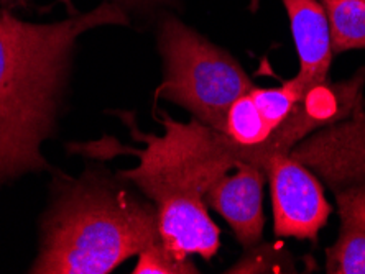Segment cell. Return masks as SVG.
Wrapping results in <instances>:
<instances>
[{
    "label": "cell",
    "instance_id": "3957f363",
    "mask_svg": "<svg viewBox=\"0 0 365 274\" xmlns=\"http://www.w3.org/2000/svg\"><path fill=\"white\" fill-rule=\"evenodd\" d=\"M157 207L91 171L61 182L30 273L107 274L160 241Z\"/></svg>",
    "mask_w": 365,
    "mask_h": 274
},
{
    "label": "cell",
    "instance_id": "7c38bea8",
    "mask_svg": "<svg viewBox=\"0 0 365 274\" xmlns=\"http://www.w3.org/2000/svg\"><path fill=\"white\" fill-rule=\"evenodd\" d=\"M133 274H195L197 268L187 260L178 258L166 248L162 240L150 245L138 255Z\"/></svg>",
    "mask_w": 365,
    "mask_h": 274
},
{
    "label": "cell",
    "instance_id": "9c48e42d",
    "mask_svg": "<svg viewBox=\"0 0 365 274\" xmlns=\"http://www.w3.org/2000/svg\"><path fill=\"white\" fill-rule=\"evenodd\" d=\"M341 230L336 243L326 250L331 274H365V184L336 192Z\"/></svg>",
    "mask_w": 365,
    "mask_h": 274
},
{
    "label": "cell",
    "instance_id": "6da1fadb",
    "mask_svg": "<svg viewBox=\"0 0 365 274\" xmlns=\"http://www.w3.org/2000/svg\"><path fill=\"white\" fill-rule=\"evenodd\" d=\"M102 25H128L117 4L56 23H30L0 9V184L46 169L51 135L74 43Z\"/></svg>",
    "mask_w": 365,
    "mask_h": 274
},
{
    "label": "cell",
    "instance_id": "ba28073f",
    "mask_svg": "<svg viewBox=\"0 0 365 274\" xmlns=\"http://www.w3.org/2000/svg\"><path fill=\"white\" fill-rule=\"evenodd\" d=\"M299 58L298 79L306 88L329 83L331 28L319 0H282Z\"/></svg>",
    "mask_w": 365,
    "mask_h": 274
},
{
    "label": "cell",
    "instance_id": "52a82bcc",
    "mask_svg": "<svg viewBox=\"0 0 365 274\" xmlns=\"http://www.w3.org/2000/svg\"><path fill=\"white\" fill-rule=\"evenodd\" d=\"M265 182L264 168L240 159L204 194L206 207L225 218L235 238L245 248H254L264 233Z\"/></svg>",
    "mask_w": 365,
    "mask_h": 274
},
{
    "label": "cell",
    "instance_id": "5bb4252c",
    "mask_svg": "<svg viewBox=\"0 0 365 274\" xmlns=\"http://www.w3.org/2000/svg\"><path fill=\"white\" fill-rule=\"evenodd\" d=\"M0 4L10 5V7H19V5H25V0H0Z\"/></svg>",
    "mask_w": 365,
    "mask_h": 274
},
{
    "label": "cell",
    "instance_id": "4fadbf2b",
    "mask_svg": "<svg viewBox=\"0 0 365 274\" xmlns=\"http://www.w3.org/2000/svg\"><path fill=\"white\" fill-rule=\"evenodd\" d=\"M63 2H66L69 5V0H63ZM107 2H112V4H117L119 7H133V9H148L152 7V5H158V4H166V2H171V0H107Z\"/></svg>",
    "mask_w": 365,
    "mask_h": 274
},
{
    "label": "cell",
    "instance_id": "8fae6325",
    "mask_svg": "<svg viewBox=\"0 0 365 274\" xmlns=\"http://www.w3.org/2000/svg\"><path fill=\"white\" fill-rule=\"evenodd\" d=\"M308 89L309 88H306L298 78H293L287 80L282 88H254L250 90V98L254 99L257 109H259L260 115L264 117L267 127L272 130V135L273 132L287 120V117L289 115V112H292L294 104H297L298 99L302 98Z\"/></svg>",
    "mask_w": 365,
    "mask_h": 274
},
{
    "label": "cell",
    "instance_id": "277c9868",
    "mask_svg": "<svg viewBox=\"0 0 365 274\" xmlns=\"http://www.w3.org/2000/svg\"><path fill=\"white\" fill-rule=\"evenodd\" d=\"M158 51L165 78L157 98L185 107L224 133L230 105L255 88L237 59L171 15L160 23Z\"/></svg>",
    "mask_w": 365,
    "mask_h": 274
},
{
    "label": "cell",
    "instance_id": "30bf717a",
    "mask_svg": "<svg viewBox=\"0 0 365 274\" xmlns=\"http://www.w3.org/2000/svg\"><path fill=\"white\" fill-rule=\"evenodd\" d=\"M331 28L332 53L365 50V0H319Z\"/></svg>",
    "mask_w": 365,
    "mask_h": 274
},
{
    "label": "cell",
    "instance_id": "7a4b0ae2",
    "mask_svg": "<svg viewBox=\"0 0 365 274\" xmlns=\"http://www.w3.org/2000/svg\"><path fill=\"white\" fill-rule=\"evenodd\" d=\"M162 114L158 122L165 128L163 137L138 132L135 123L123 115L133 138L145 143L143 149L122 147L112 139L69 148L98 158L137 157V168L120 171L119 176L133 182L155 204L162 243L178 258L200 255L211 260L219 250V228L209 217L204 194L240 158L225 133L195 117L181 123Z\"/></svg>",
    "mask_w": 365,
    "mask_h": 274
},
{
    "label": "cell",
    "instance_id": "5b68a950",
    "mask_svg": "<svg viewBox=\"0 0 365 274\" xmlns=\"http://www.w3.org/2000/svg\"><path fill=\"white\" fill-rule=\"evenodd\" d=\"M334 192L365 184V110L362 99L352 114L316 130L288 153Z\"/></svg>",
    "mask_w": 365,
    "mask_h": 274
},
{
    "label": "cell",
    "instance_id": "8992f818",
    "mask_svg": "<svg viewBox=\"0 0 365 274\" xmlns=\"http://www.w3.org/2000/svg\"><path fill=\"white\" fill-rule=\"evenodd\" d=\"M264 171L270 184L275 233L318 240L332 211L318 177L289 154L268 158Z\"/></svg>",
    "mask_w": 365,
    "mask_h": 274
}]
</instances>
